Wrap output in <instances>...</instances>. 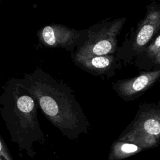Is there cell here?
<instances>
[{
    "mask_svg": "<svg viewBox=\"0 0 160 160\" xmlns=\"http://www.w3.org/2000/svg\"><path fill=\"white\" fill-rule=\"evenodd\" d=\"M22 79L44 116L64 134L74 138L87 131L89 123L69 86L38 67Z\"/></svg>",
    "mask_w": 160,
    "mask_h": 160,
    "instance_id": "cell-1",
    "label": "cell"
},
{
    "mask_svg": "<svg viewBox=\"0 0 160 160\" xmlns=\"http://www.w3.org/2000/svg\"><path fill=\"white\" fill-rule=\"evenodd\" d=\"M2 88L0 113L12 139L20 144L42 139L43 134L38 119L39 105L22 78H11Z\"/></svg>",
    "mask_w": 160,
    "mask_h": 160,
    "instance_id": "cell-2",
    "label": "cell"
},
{
    "mask_svg": "<svg viewBox=\"0 0 160 160\" xmlns=\"http://www.w3.org/2000/svg\"><path fill=\"white\" fill-rule=\"evenodd\" d=\"M126 19L104 20L86 29L74 52L93 56L115 54L118 49V35Z\"/></svg>",
    "mask_w": 160,
    "mask_h": 160,
    "instance_id": "cell-3",
    "label": "cell"
},
{
    "mask_svg": "<svg viewBox=\"0 0 160 160\" xmlns=\"http://www.w3.org/2000/svg\"><path fill=\"white\" fill-rule=\"evenodd\" d=\"M85 29L77 30L61 24H51L39 29L37 36L44 47L62 48L74 52L79 45Z\"/></svg>",
    "mask_w": 160,
    "mask_h": 160,
    "instance_id": "cell-4",
    "label": "cell"
},
{
    "mask_svg": "<svg viewBox=\"0 0 160 160\" xmlns=\"http://www.w3.org/2000/svg\"><path fill=\"white\" fill-rule=\"evenodd\" d=\"M70 56L77 66L93 76L109 78L121 68L120 61L115 54L93 56L72 52Z\"/></svg>",
    "mask_w": 160,
    "mask_h": 160,
    "instance_id": "cell-5",
    "label": "cell"
},
{
    "mask_svg": "<svg viewBox=\"0 0 160 160\" xmlns=\"http://www.w3.org/2000/svg\"><path fill=\"white\" fill-rule=\"evenodd\" d=\"M153 32L154 28L152 25L146 24L142 26L136 36L134 46L139 48L145 45L152 37Z\"/></svg>",
    "mask_w": 160,
    "mask_h": 160,
    "instance_id": "cell-6",
    "label": "cell"
},
{
    "mask_svg": "<svg viewBox=\"0 0 160 160\" xmlns=\"http://www.w3.org/2000/svg\"><path fill=\"white\" fill-rule=\"evenodd\" d=\"M144 129L150 134L160 133V123L154 119H148L143 122Z\"/></svg>",
    "mask_w": 160,
    "mask_h": 160,
    "instance_id": "cell-7",
    "label": "cell"
},
{
    "mask_svg": "<svg viewBox=\"0 0 160 160\" xmlns=\"http://www.w3.org/2000/svg\"><path fill=\"white\" fill-rule=\"evenodd\" d=\"M121 149L123 152L129 153V152H133L137 151L138 147L134 144L126 143V144H123L121 146Z\"/></svg>",
    "mask_w": 160,
    "mask_h": 160,
    "instance_id": "cell-8",
    "label": "cell"
},
{
    "mask_svg": "<svg viewBox=\"0 0 160 160\" xmlns=\"http://www.w3.org/2000/svg\"><path fill=\"white\" fill-rule=\"evenodd\" d=\"M154 46L156 47H160V36L156 39Z\"/></svg>",
    "mask_w": 160,
    "mask_h": 160,
    "instance_id": "cell-9",
    "label": "cell"
}]
</instances>
